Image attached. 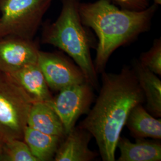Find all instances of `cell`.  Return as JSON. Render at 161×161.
<instances>
[{"instance_id": "9", "label": "cell", "mask_w": 161, "mask_h": 161, "mask_svg": "<svg viewBox=\"0 0 161 161\" xmlns=\"http://www.w3.org/2000/svg\"><path fill=\"white\" fill-rule=\"evenodd\" d=\"M92 137V135L85 129L79 125L74 127L62 140L54 161H93L98 154L88 147Z\"/></svg>"}, {"instance_id": "17", "label": "cell", "mask_w": 161, "mask_h": 161, "mask_svg": "<svg viewBox=\"0 0 161 161\" xmlns=\"http://www.w3.org/2000/svg\"><path fill=\"white\" fill-rule=\"evenodd\" d=\"M138 61L156 75H161V38L155 40L152 47L141 54Z\"/></svg>"}, {"instance_id": "13", "label": "cell", "mask_w": 161, "mask_h": 161, "mask_svg": "<svg viewBox=\"0 0 161 161\" xmlns=\"http://www.w3.org/2000/svg\"><path fill=\"white\" fill-rule=\"evenodd\" d=\"M117 147L120 151L118 161H160L161 144L158 142L137 138L132 143L128 138H119Z\"/></svg>"}, {"instance_id": "8", "label": "cell", "mask_w": 161, "mask_h": 161, "mask_svg": "<svg viewBox=\"0 0 161 161\" xmlns=\"http://www.w3.org/2000/svg\"><path fill=\"white\" fill-rule=\"evenodd\" d=\"M39 52V46L34 40L0 38V72L10 74L28 64H36Z\"/></svg>"}, {"instance_id": "2", "label": "cell", "mask_w": 161, "mask_h": 161, "mask_svg": "<svg viewBox=\"0 0 161 161\" xmlns=\"http://www.w3.org/2000/svg\"><path fill=\"white\" fill-rule=\"evenodd\" d=\"M158 6L153 4L144 10L119 8L110 0L80 3L82 24L94 31L98 38L93 62L97 74L104 71L110 56L120 47L131 43L149 31Z\"/></svg>"}, {"instance_id": "6", "label": "cell", "mask_w": 161, "mask_h": 161, "mask_svg": "<svg viewBox=\"0 0 161 161\" xmlns=\"http://www.w3.org/2000/svg\"><path fill=\"white\" fill-rule=\"evenodd\" d=\"M93 100V88L86 81L60 90L48 103L60 118L67 134L80 116L88 112Z\"/></svg>"}, {"instance_id": "20", "label": "cell", "mask_w": 161, "mask_h": 161, "mask_svg": "<svg viewBox=\"0 0 161 161\" xmlns=\"http://www.w3.org/2000/svg\"><path fill=\"white\" fill-rule=\"evenodd\" d=\"M153 1L154 2V4L157 6H159L161 4V0H153Z\"/></svg>"}, {"instance_id": "1", "label": "cell", "mask_w": 161, "mask_h": 161, "mask_svg": "<svg viewBox=\"0 0 161 161\" xmlns=\"http://www.w3.org/2000/svg\"><path fill=\"white\" fill-rule=\"evenodd\" d=\"M102 86L92 109L79 126L95 138L103 161H115L117 143L131 110L145 102L134 70L124 66L119 73L102 74Z\"/></svg>"}, {"instance_id": "3", "label": "cell", "mask_w": 161, "mask_h": 161, "mask_svg": "<svg viewBox=\"0 0 161 161\" xmlns=\"http://www.w3.org/2000/svg\"><path fill=\"white\" fill-rule=\"evenodd\" d=\"M62 10L57 19L44 25L42 42L56 47L72 58L93 89L99 90L97 74L92 62V41L82 24L79 0H61Z\"/></svg>"}, {"instance_id": "12", "label": "cell", "mask_w": 161, "mask_h": 161, "mask_svg": "<svg viewBox=\"0 0 161 161\" xmlns=\"http://www.w3.org/2000/svg\"><path fill=\"white\" fill-rule=\"evenodd\" d=\"M134 70L144 93L146 110L152 116H161V81L157 75L146 68L138 60L133 63Z\"/></svg>"}, {"instance_id": "7", "label": "cell", "mask_w": 161, "mask_h": 161, "mask_svg": "<svg viewBox=\"0 0 161 161\" xmlns=\"http://www.w3.org/2000/svg\"><path fill=\"white\" fill-rule=\"evenodd\" d=\"M37 63L49 88L53 91L58 92L86 81L80 68L61 53L40 50Z\"/></svg>"}, {"instance_id": "10", "label": "cell", "mask_w": 161, "mask_h": 161, "mask_svg": "<svg viewBox=\"0 0 161 161\" xmlns=\"http://www.w3.org/2000/svg\"><path fill=\"white\" fill-rule=\"evenodd\" d=\"M6 75L21 86L34 102L48 103L52 100V93L38 63L28 64Z\"/></svg>"}, {"instance_id": "19", "label": "cell", "mask_w": 161, "mask_h": 161, "mask_svg": "<svg viewBox=\"0 0 161 161\" xmlns=\"http://www.w3.org/2000/svg\"><path fill=\"white\" fill-rule=\"evenodd\" d=\"M3 142L0 140V161H1V156L3 153Z\"/></svg>"}, {"instance_id": "16", "label": "cell", "mask_w": 161, "mask_h": 161, "mask_svg": "<svg viewBox=\"0 0 161 161\" xmlns=\"http://www.w3.org/2000/svg\"><path fill=\"white\" fill-rule=\"evenodd\" d=\"M1 161H38L23 140L10 139L3 142Z\"/></svg>"}, {"instance_id": "11", "label": "cell", "mask_w": 161, "mask_h": 161, "mask_svg": "<svg viewBox=\"0 0 161 161\" xmlns=\"http://www.w3.org/2000/svg\"><path fill=\"white\" fill-rule=\"evenodd\" d=\"M27 126L47 134L62 138L66 135L60 118L46 102H34L29 112Z\"/></svg>"}, {"instance_id": "5", "label": "cell", "mask_w": 161, "mask_h": 161, "mask_svg": "<svg viewBox=\"0 0 161 161\" xmlns=\"http://www.w3.org/2000/svg\"><path fill=\"white\" fill-rule=\"evenodd\" d=\"M34 102L21 86L0 72V140H23Z\"/></svg>"}, {"instance_id": "14", "label": "cell", "mask_w": 161, "mask_h": 161, "mask_svg": "<svg viewBox=\"0 0 161 161\" xmlns=\"http://www.w3.org/2000/svg\"><path fill=\"white\" fill-rule=\"evenodd\" d=\"M125 125L136 138L161 139V118L153 117L142 104H138L131 110Z\"/></svg>"}, {"instance_id": "15", "label": "cell", "mask_w": 161, "mask_h": 161, "mask_svg": "<svg viewBox=\"0 0 161 161\" xmlns=\"http://www.w3.org/2000/svg\"><path fill=\"white\" fill-rule=\"evenodd\" d=\"M62 137L47 134L27 126L25 128L23 140L28 144L33 155L38 161L54 160Z\"/></svg>"}, {"instance_id": "4", "label": "cell", "mask_w": 161, "mask_h": 161, "mask_svg": "<svg viewBox=\"0 0 161 161\" xmlns=\"http://www.w3.org/2000/svg\"><path fill=\"white\" fill-rule=\"evenodd\" d=\"M54 0H0V38H34Z\"/></svg>"}, {"instance_id": "18", "label": "cell", "mask_w": 161, "mask_h": 161, "mask_svg": "<svg viewBox=\"0 0 161 161\" xmlns=\"http://www.w3.org/2000/svg\"><path fill=\"white\" fill-rule=\"evenodd\" d=\"M122 8L131 10H144L149 6L148 0H110Z\"/></svg>"}]
</instances>
